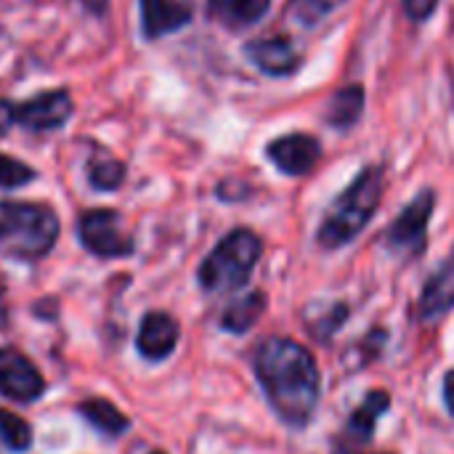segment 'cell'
<instances>
[{
    "mask_svg": "<svg viewBox=\"0 0 454 454\" xmlns=\"http://www.w3.org/2000/svg\"><path fill=\"white\" fill-rule=\"evenodd\" d=\"M255 375L274 412L293 428H303L319 404V367L314 354L293 338H266L255 351Z\"/></svg>",
    "mask_w": 454,
    "mask_h": 454,
    "instance_id": "6da1fadb",
    "label": "cell"
},
{
    "mask_svg": "<svg viewBox=\"0 0 454 454\" xmlns=\"http://www.w3.org/2000/svg\"><path fill=\"white\" fill-rule=\"evenodd\" d=\"M383 186H386L383 168L380 165L364 168L327 210V215L317 231L319 245L327 250H338V247L348 245L354 237H359V231L372 221V215L380 205Z\"/></svg>",
    "mask_w": 454,
    "mask_h": 454,
    "instance_id": "7a4b0ae2",
    "label": "cell"
},
{
    "mask_svg": "<svg viewBox=\"0 0 454 454\" xmlns=\"http://www.w3.org/2000/svg\"><path fill=\"white\" fill-rule=\"evenodd\" d=\"M59 239V218L48 205L0 202V250L19 261L43 258Z\"/></svg>",
    "mask_w": 454,
    "mask_h": 454,
    "instance_id": "3957f363",
    "label": "cell"
},
{
    "mask_svg": "<svg viewBox=\"0 0 454 454\" xmlns=\"http://www.w3.org/2000/svg\"><path fill=\"white\" fill-rule=\"evenodd\" d=\"M261 253L263 242L255 231L234 229L215 245V250L200 266V285L207 293H229L245 287Z\"/></svg>",
    "mask_w": 454,
    "mask_h": 454,
    "instance_id": "277c9868",
    "label": "cell"
},
{
    "mask_svg": "<svg viewBox=\"0 0 454 454\" xmlns=\"http://www.w3.org/2000/svg\"><path fill=\"white\" fill-rule=\"evenodd\" d=\"M80 242L98 258H125L133 253V237L122 226V215L109 207H96L77 221Z\"/></svg>",
    "mask_w": 454,
    "mask_h": 454,
    "instance_id": "5b68a950",
    "label": "cell"
},
{
    "mask_svg": "<svg viewBox=\"0 0 454 454\" xmlns=\"http://www.w3.org/2000/svg\"><path fill=\"white\" fill-rule=\"evenodd\" d=\"M434 207H436V192L434 189H423L399 213V218L386 229V245L391 250H399V253H407V255H418L426 247L428 221L434 215Z\"/></svg>",
    "mask_w": 454,
    "mask_h": 454,
    "instance_id": "8992f818",
    "label": "cell"
},
{
    "mask_svg": "<svg viewBox=\"0 0 454 454\" xmlns=\"http://www.w3.org/2000/svg\"><path fill=\"white\" fill-rule=\"evenodd\" d=\"M0 391L13 402H35L45 394L37 367L16 348H0Z\"/></svg>",
    "mask_w": 454,
    "mask_h": 454,
    "instance_id": "52a82bcc",
    "label": "cell"
},
{
    "mask_svg": "<svg viewBox=\"0 0 454 454\" xmlns=\"http://www.w3.org/2000/svg\"><path fill=\"white\" fill-rule=\"evenodd\" d=\"M72 112H74V106H72L69 90L59 88V90L37 93V96L27 98L24 104H19L16 122L29 130H59L67 125Z\"/></svg>",
    "mask_w": 454,
    "mask_h": 454,
    "instance_id": "ba28073f",
    "label": "cell"
},
{
    "mask_svg": "<svg viewBox=\"0 0 454 454\" xmlns=\"http://www.w3.org/2000/svg\"><path fill=\"white\" fill-rule=\"evenodd\" d=\"M269 160L285 176H306L322 160V144L309 133H290L279 136L266 146Z\"/></svg>",
    "mask_w": 454,
    "mask_h": 454,
    "instance_id": "9c48e42d",
    "label": "cell"
},
{
    "mask_svg": "<svg viewBox=\"0 0 454 454\" xmlns=\"http://www.w3.org/2000/svg\"><path fill=\"white\" fill-rule=\"evenodd\" d=\"M192 0H141V35L146 40H160L192 24Z\"/></svg>",
    "mask_w": 454,
    "mask_h": 454,
    "instance_id": "30bf717a",
    "label": "cell"
},
{
    "mask_svg": "<svg viewBox=\"0 0 454 454\" xmlns=\"http://www.w3.org/2000/svg\"><path fill=\"white\" fill-rule=\"evenodd\" d=\"M245 56L250 59V64L255 69H261L269 77H290L303 64L301 53L285 37H266V40L261 37V40H253V43L245 45Z\"/></svg>",
    "mask_w": 454,
    "mask_h": 454,
    "instance_id": "8fae6325",
    "label": "cell"
},
{
    "mask_svg": "<svg viewBox=\"0 0 454 454\" xmlns=\"http://www.w3.org/2000/svg\"><path fill=\"white\" fill-rule=\"evenodd\" d=\"M178 322L165 314V311H152L141 319V330L136 338V346L141 351V356H146L149 362H162L173 354L176 343H178Z\"/></svg>",
    "mask_w": 454,
    "mask_h": 454,
    "instance_id": "7c38bea8",
    "label": "cell"
},
{
    "mask_svg": "<svg viewBox=\"0 0 454 454\" xmlns=\"http://www.w3.org/2000/svg\"><path fill=\"white\" fill-rule=\"evenodd\" d=\"M271 0H207V16L221 27L239 32L258 24L269 13Z\"/></svg>",
    "mask_w": 454,
    "mask_h": 454,
    "instance_id": "4fadbf2b",
    "label": "cell"
},
{
    "mask_svg": "<svg viewBox=\"0 0 454 454\" xmlns=\"http://www.w3.org/2000/svg\"><path fill=\"white\" fill-rule=\"evenodd\" d=\"M391 407V396L386 391H372L351 415V420L346 423V442L348 444H367L375 436L378 420L388 412Z\"/></svg>",
    "mask_w": 454,
    "mask_h": 454,
    "instance_id": "5bb4252c",
    "label": "cell"
},
{
    "mask_svg": "<svg viewBox=\"0 0 454 454\" xmlns=\"http://www.w3.org/2000/svg\"><path fill=\"white\" fill-rule=\"evenodd\" d=\"M454 306V247L447 261L439 266V271L428 279L423 295H420V314L423 319H434L447 314Z\"/></svg>",
    "mask_w": 454,
    "mask_h": 454,
    "instance_id": "9a60e30c",
    "label": "cell"
},
{
    "mask_svg": "<svg viewBox=\"0 0 454 454\" xmlns=\"http://www.w3.org/2000/svg\"><path fill=\"white\" fill-rule=\"evenodd\" d=\"M364 101H367V93H364L362 85H346V88H340V90L330 98L327 112H325V120H327L333 128L346 130V128H351V125L362 117Z\"/></svg>",
    "mask_w": 454,
    "mask_h": 454,
    "instance_id": "2e32d148",
    "label": "cell"
},
{
    "mask_svg": "<svg viewBox=\"0 0 454 454\" xmlns=\"http://www.w3.org/2000/svg\"><path fill=\"white\" fill-rule=\"evenodd\" d=\"M263 311H266V295L258 293V290H253V293L242 295L239 301H234V303L223 311L221 325H223V330H229V333H247V330L263 317Z\"/></svg>",
    "mask_w": 454,
    "mask_h": 454,
    "instance_id": "e0dca14e",
    "label": "cell"
},
{
    "mask_svg": "<svg viewBox=\"0 0 454 454\" xmlns=\"http://www.w3.org/2000/svg\"><path fill=\"white\" fill-rule=\"evenodd\" d=\"M80 415L93 428H98L106 436H122L128 431V426H130V420L106 399H88V402H82L80 404Z\"/></svg>",
    "mask_w": 454,
    "mask_h": 454,
    "instance_id": "ac0fdd59",
    "label": "cell"
},
{
    "mask_svg": "<svg viewBox=\"0 0 454 454\" xmlns=\"http://www.w3.org/2000/svg\"><path fill=\"white\" fill-rule=\"evenodd\" d=\"M88 181L98 192H114L125 181V165L109 154H98L88 162Z\"/></svg>",
    "mask_w": 454,
    "mask_h": 454,
    "instance_id": "d6986e66",
    "label": "cell"
},
{
    "mask_svg": "<svg viewBox=\"0 0 454 454\" xmlns=\"http://www.w3.org/2000/svg\"><path fill=\"white\" fill-rule=\"evenodd\" d=\"M0 439L8 450L27 452L32 447V428L24 418L0 407Z\"/></svg>",
    "mask_w": 454,
    "mask_h": 454,
    "instance_id": "ffe728a7",
    "label": "cell"
},
{
    "mask_svg": "<svg viewBox=\"0 0 454 454\" xmlns=\"http://www.w3.org/2000/svg\"><path fill=\"white\" fill-rule=\"evenodd\" d=\"M35 178H37V173L27 162H19L8 154H0V186L3 189H19Z\"/></svg>",
    "mask_w": 454,
    "mask_h": 454,
    "instance_id": "44dd1931",
    "label": "cell"
},
{
    "mask_svg": "<svg viewBox=\"0 0 454 454\" xmlns=\"http://www.w3.org/2000/svg\"><path fill=\"white\" fill-rule=\"evenodd\" d=\"M439 8V0H404V11L412 21H428L434 11Z\"/></svg>",
    "mask_w": 454,
    "mask_h": 454,
    "instance_id": "7402d4cb",
    "label": "cell"
},
{
    "mask_svg": "<svg viewBox=\"0 0 454 454\" xmlns=\"http://www.w3.org/2000/svg\"><path fill=\"white\" fill-rule=\"evenodd\" d=\"M16 125V106L8 98H0V136H5Z\"/></svg>",
    "mask_w": 454,
    "mask_h": 454,
    "instance_id": "603a6c76",
    "label": "cell"
},
{
    "mask_svg": "<svg viewBox=\"0 0 454 454\" xmlns=\"http://www.w3.org/2000/svg\"><path fill=\"white\" fill-rule=\"evenodd\" d=\"M444 402H447L450 412L454 415V370L444 378Z\"/></svg>",
    "mask_w": 454,
    "mask_h": 454,
    "instance_id": "cb8c5ba5",
    "label": "cell"
},
{
    "mask_svg": "<svg viewBox=\"0 0 454 454\" xmlns=\"http://www.w3.org/2000/svg\"><path fill=\"white\" fill-rule=\"evenodd\" d=\"M309 5H314L317 11H333V8H338V5H343L346 0H306Z\"/></svg>",
    "mask_w": 454,
    "mask_h": 454,
    "instance_id": "d4e9b609",
    "label": "cell"
},
{
    "mask_svg": "<svg viewBox=\"0 0 454 454\" xmlns=\"http://www.w3.org/2000/svg\"><path fill=\"white\" fill-rule=\"evenodd\" d=\"M106 3H109V0H82V5H88L93 13H104V11H106Z\"/></svg>",
    "mask_w": 454,
    "mask_h": 454,
    "instance_id": "484cf974",
    "label": "cell"
},
{
    "mask_svg": "<svg viewBox=\"0 0 454 454\" xmlns=\"http://www.w3.org/2000/svg\"><path fill=\"white\" fill-rule=\"evenodd\" d=\"M149 454H165V452H160V450H157V452H149Z\"/></svg>",
    "mask_w": 454,
    "mask_h": 454,
    "instance_id": "4316f807",
    "label": "cell"
}]
</instances>
